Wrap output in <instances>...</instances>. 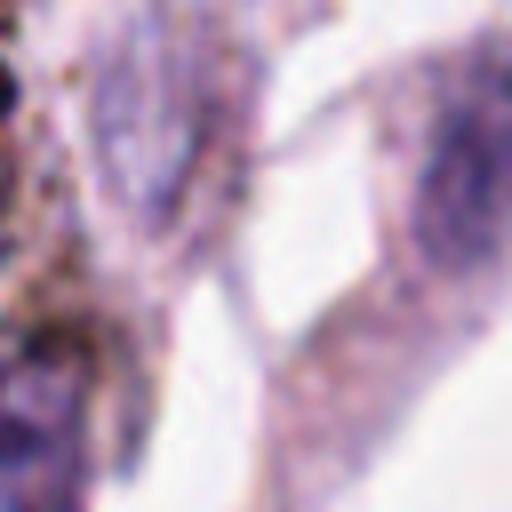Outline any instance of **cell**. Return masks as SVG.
Listing matches in <instances>:
<instances>
[{"mask_svg": "<svg viewBox=\"0 0 512 512\" xmlns=\"http://www.w3.org/2000/svg\"><path fill=\"white\" fill-rule=\"evenodd\" d=\"M512 224V40L464 56L416 184V240L432 264H480Z\"/></svg>", "mask_w": 512, "mask_h": 512, "instance_id": "1", "label": "cell"}, {"mask_svg": "<svg viewBox=\"0 0 512 512\" xmlns=\"http://www.w3.org/2000/svg\"><path fill=\"white\" fill-rule=\"evenodd\" d=\"M80 352L32 336L0 352V512H72L80 504Z\"/></svg>", "mask_w": 512, "mask_h": 512, "instance_id": "2", "label": "cell"}]
</instances>
